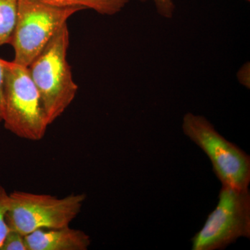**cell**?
<instances>
[{"label": "cell", "mask_w": 250, "mask_h": 250, "mask_svg": "<svg viewBox=\"0 0 250 250\" xmlns=\"http://www.w3.org/2000/svg\"><path fill=\"white\" fill-rule=\"evenodd\" d=\"M18 0H0V46L10 44L17 19Z\"/></svg>", "instance_id": "9c48e42d"}, {"label": "cell", "mask_w": 250, "mask_h": 250, "mask_svg": "<svg viewBox=\"0 0 250 250\" xmlns=\"http://www.w3.org/2000/svg\"><path fill=\"white\" fill-rule=\"evenodd\" d=\"M28 250H87L91 245L89 235L70 228L40 229L25 236Z\"/></svg>", "instance_id": "52a82bcc"}, {"label": "cell", "mask_w": 250, "mask_h": 250, "mask_svg": "<svg viewBox=\"0 0 250 250\" xmlns=\"http://www.w3.org/2000/svg\"><path fill=\"white\" fill-rule=\"evenodd\" d=\"M141 1H152L155 6L158 14L162 17L171 18L173 16L175 5L173 0H140Z\"/></svg>", "instance_id": "7c38bea8"}, {"label": "cell", "mask_w": 250, "mask_h": 250, "mask_svg": "<svg viewBox=\"0 0 250 250\" xmlns=\"http://www.w3.org/2000/svg\"><path fill=\"white\" fill-rule=\"evenodd\" d=\"M5 62L6 61L0 58V124L2 123L3 114H4Z\"/></svg>", "instance_id": "4fadbf2b"}, {"label": "cell", "mask_w": 250, "mask_h": 250, "mask_svg": "<svg viewBox=\"0 0 250 250\" xmlns=\"http://www.w3.org/2000/svg\"><path fill=\"white\" fill-rule=\"evenodd\" d=\"M240 238H250V189L223 186L215 209L192 238V250H223Z\"/></svg>", "instance_id": "8992f818"}, {"label": "cell", "mask_w": 250, "mask_h": 250, "mask_svg": "<svg viewBox=\"0 0 250 250\" xmlns=\"http://www.w3.org/2000/svg\"><path fill=\"white\" fill-rule=\"evenodd\" d=\"M59 7H81L92 9L104 16H113L121 12L131 0H40Z\"/></svg>", "instance_id": "ba28073f"}, {"label": "cell", "mask_w": 250, "mask_h": 250, "mask_svg": "<svg viewBox=\"0 0 250 250\" xmlns=\"http://www.w3.org/2000/svg\"><path fill=\"white\" fill-rule=\"evenodd\" d=\"M0 250H28L25 236L14 230L10 229Z\"/></svg>", "instance_id": "8fae6325"}, {"label": "cell", "mask_w": 250, "mask_h": 250, "mask_svg": "<svg viewBox=\"0 0 250 250\" xmlns=\"http://www.w3.org/2000/svg\"><path fill=\"white\" fill-rule=\"evenodd\" d=\"M246 1H250V0H246Z\"/></svg>", "instance_id": "5bb4252c"}, {"label": "cell", "mask_w": 250, "mask_h": 250, "mask_svg": "<svg viewBox=\"0 0 250 250\" xmlns=\"http://www.w3.org/2000/svg\"><path fill=\"white\" fill-rule=\"evenodd\" d=\"M6 223L10 229L27 236L40 229L70 226L80 215L87 197L70 194L59 198L48 194L16 190L9 193Z\"/></svg>", "instance_id": "3957f363"}, {"label": "cell", "mask_w": 250, "mask_h": 250, "mask_svg": "<svg viewBox=\"0 0 250 250\" xmlns=\"http://www.w3.org/2000/svg\"><path fill=\"white\" fill-rule=\"evenodd\" d=\"M3 124L22 139L39 141L49 126L39 91L27 67L5 62Z\"/></svg>", "instance_id": "7a4b0ae2"}, {"label": "cell", "mask_w": 250, "mask_h": 250, "mask_svg": "<svg viewBox=\"0 0 250 250\" xmlns=\"http://www.w3.org/2000/svg\"><path fill=\"white\" fill-rule=\"evenodd\" d=\"M69 45L70 31L66 23L27 67L40 95L49 125L70 106L78 91L67 60Z\"/></svg>", "instance_id": "6da1fadb"}, {"label": "cell", "mask_w": 250, "mask_h": 250, "mask_svg": "<svg viewBox=\"0 0 250 250\" xmlns=\"http://www.w3.org/2000/svg\"><path fill=\"white\" fill-rule=\"evenodd\" d=\"M182 129L186 136L208 156L223 186L249 188L250 157L246 152L219 134L209 121L200 115L187 113Z\"/></svg>", "instance_id": "5b68a950"}, {"label": "cell", "mask_w": 250, "mask_h": 250, "mask_svg": "<svg viewBox=\"0 0 250 250\" xmlns=\"http://www.w3.org/2000/svg\"><path fill=\"white\" fill-rule=\"evenodd\" d=\"M9 203V194L6 192L4 187L0 184V248L10 230L6 220Z\"/></svg>", "instance_id": "30bf717a"}, {"label": "cell", "mask_w": 250, "mask_h": 250, "mask_svg": "<svg viewBox=\"0 0 250 250\" xmlns=\"http://www.w3.org/2000/svg\"><path fill=\"white\" fill-rule=\"evenodd\" d=\"M81 7H59L40 0H18L17 19L9 45L13 62L28 67L52 36Z\"/></svg>", "instance_id": "277c9868"}]
</instances>
